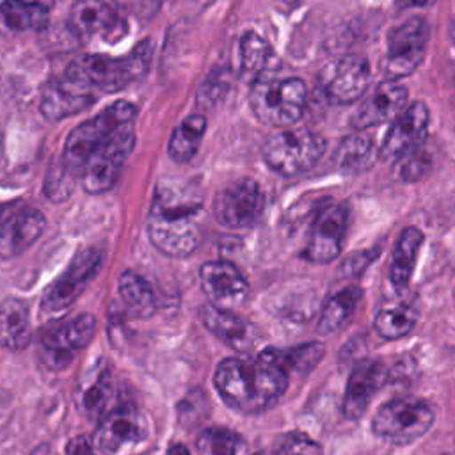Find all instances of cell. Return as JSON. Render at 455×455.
Here are the masks:
<instances>
[{
  "label": "cell",
  "mask_w": 455,
  "mask_h": 455,
  "mask_svg": "<svg viewBox=\"0 0 455 455\" xmlns=\"http://www.w3.org/2000/svg\"><path fill=\"white\" fill-rule=\"evenodd\" d=\"M434 4V0H396V5L400 9H412V7H425Z\"/></svg>",
  "instance_id": "ab89813d"
},
{
  "label": "cell",
  "mask_w": 455,
  "mask_h": 455,
  "mask_svg": "<svg viewBox=\"0 0 455 455\" xmlns=\"http://www.w3.org/2000/svg\"><path fill=\"white\" fill-rule=\"evenodd\" d=\"M32 339L28 306L21 299H5L0 304V345L7 350L25 348Z\"/></svg>",
  "instance_id": "d4e9b609"
},
{
  "label": "cell",
  "mask_w": 455,
  "mask_h": 455,
  "mask_svg": "<svg viewBox=\"0 0 455 455\" xmlns=\"http://www.w3.org/2000/svg\"><path fill=\"white\" fill-rule=\"evenodd\" d=\"M165 455H190V453H188V450L185 448V444L174 443V444L169 446V450H167Z\"/></svg>",
  "instance_id": "60d3db41"
},
{
  "label": "cell",
  "mask_w": 455,
  "mask_h": 455,
  "mask_svg": "<svg viewBox=\"0 0 455 455\" xmlns=\"http://www.w3.org/2000/svg\"><path fill=\"white\" fill-rule=\"evenodd\" d=\"M325 151V139L306 128H284L263 144L265 164L281 176H297L311 169Z\"/></svg>",
  "instance_id": "8992f818"
},
{
  "label": "cell",
  "mask_w": 455,
  "mask_h": 455,
  "mask_svg": "<svg viewBox=\"0 0 455 455\" xmlns=\"http://www.w3.org/2000/svg\"><path fill=\"white\" fill-rule=\"evenodd\" d=\"M407 103V89L395 80L377 85L370 96L359 105L352 117L355 130H366L386 121L396 119Z\"/></svg>",
  "instance_id": "44dd1931"
},
{
  "label": "cell",
  "mask_w": 455,
  "mask_h": 455,
  "mask_svg": "<svg viewBox=\"0 0 455 455\" xmlns=\"http://www.w3.org/2000/svg\"><path fill=\"white\" fill-rule=\"evenodd\" d=\"M23 2L32 4V5H37V7H43V9H46V11H52V7H53V4H55V0H23Z\"/></svg>",
  "instance_id": "b9f144b4"
},
{
  "label": "cell",
  "mask_w": 455,
  "mask_h": 455,
  "mask_svg": "<svg viewBox=\"0 0 455 455\" xmlns=\"http://www.w3.org/2000/svg\"><path fill=\"white\" fill-rule=\"evenodd\" d=\"M96 331L92 315H78L69 322L48 331L39 339L37 355L48 370H62L71 364L75 355L89 345Z\"/></svg>",
  "instance_id": "30bf717a"
},
{
  "label": "cell",
  "mask_w": 455,
  "mask_h": 455,
  "mask_svg": "<svg viewBox=\"0 0 455 455\" xmlns=\"http://www.w3.org/2000/svg\"><path fill=\"white\" fill-rule=\"evenodd\" d=\"M370 84V64L364 57L348 55L332 62L323 71V91L336 103H350L361 98Z\"/></svg>",
  "instance_id": "d6986e66"
},
{
  "label": "cell",
  "mask_w": 455,
  "mask_h": 455,
  "mask_svg": "<svg viewBox=\"0 0 455 455\" xmlns=\"http://www.w3.org/2000/svg\"><path fill=\"white\" fill-rule=\"evenodd\" d=\"M92 103V89L82 80L64 73L43 85L39 108L48 121H59L87 110Z\"/></svg>",
  "instance_id": "5bb4252c"
},
{
  "label": "cell",
  "mask_w": 455,
  "mask_h": 455,
  "mask_svg": "<svg viewBox=\"0 0 455 455\" xmlns=\"http://www.w3.org/2000/svg\"><path fill=\"white\" fill-rule=\"evenodd\" d=\"M201 288L210 299V304L224 309H233L245 302L249 284L243 274L229 261H208L199 272Z\"/></svg>",
  "instance_id": "e0dca14e"
},
{
  "label": "cell",
  "mask_w": 455,
  "mask_h": 455,
  "mask_svg": "<svg viewBox=\"0 0 455 455\" xmlns=\"http://www.w3.org/2000/svg\"><path fill=\"white\" fill-rule=\"evenodd\" d=\"M240 448V435L222 427L206 428L197 439V451L201 455H236Z\"/></svg>",
  "instance_id": "e575fe53"
},
{
  "label": "cell",
  "mask_w": 455,
  "mask_h": 455,
  "mask_svg": "<svg viewBox=\"0 0 455 455\" xmlns=\"http://www.w3.org/2000/svg\"><path fill=\"white\" fill-rule=\"evenodd\" d=\"M384 382V364L377 359H364L357 363L348 377L343 396V416L347 419H359L377 389Z\"/></svg>",
  "instance_id": "7402d4cb"
},
{
  "label": "cell",
  "mask_w": 455,
  "mask_h": 455,
  "mask_svg": "<svg viewBox=\"0 0 455 455\" xmlns=\"http://www.w3.org/2000/svg\"><path fill=\"white\" fill-rule=\"evenodd\" d=\"M268 43L256 32H245L240 41V69L245 78L258 80L270 60Z\"/></svg>",
  "instance_id": "d6a6232c"
},
{
  "label": "cell",
  "mask_w": 455,
  "mask_h": 455,
  "mask_svg": "<svg viewBox=\"0 0 455 455\" xmlns=\"http://www.w3.org/2000/svg\"><path fill=\"white\" fill-rule=\"evenodd\" d=\"M153 245L172 258L192 254L203 240V201L183 185H160L148 215Z\"/></svg>",
  "instance_id": "7a4b0ae2"
},
{
  "label": "cell",
  "mask_w": 455,
  "mask_h": 455,
  "mask_svg": "<svg viewBox=\"0 0 455 455\" xmlns=\"http://www.w3.org/2000/svg\"><path fill=\"white\" fill-rule=\"evenodd\" d=\"M0 148H2V132H0Z\"/></svg>",
  "instance_id": "f6af8a7d"
},
{
  "label": "cell",
  "mask_w": 455,
  "mask_h": 455,
  "mask_svg": "<svg viewBox=\"0 0 455 455\" xmlns=\"http://www.w3.org/2000/svg\"><path fill=\"white\" fill-rule=\"evenodd\" d=\"M307 89L300 78H258L249 103L254 116L268 126L286 128L297 123L306 108Z\"/></svg>",
  "instance_id": "277c9868"
},
{
  "label": "cell",
  "mask_w": 455,
  "mask_h": 455,
  "mask_svg": "<svg viewBox=\"0 0 455 455\" xmlns=\"http://www.w3.org/2000/svg\"><path fill=\"white\" fill-rule=\"evenodd\" d=\"M206 132V117L203 114H190L172 132L169 139V156L185 164L197 153L203 135Z\"/></svg>",
  "instance_id": "f546056e"
},
{
  "label": "cell",
  "mask_w": 455,
  "mask_h": 455,
  "mask_svg": "<svg viewBox=\"0 0 455 455\" xmlns=\"http://www.w3.org/2000/svg\"><path fill=\"white\" fill-rule=\"evenodd\" d=\"M151 41H142L128 55L114 59L108 55H80L69 62L64 73L82 80L91 89L117 92L140 80L149 68Z\"/></svg>",
  "instance_id": "3957f363"
},
{
  "label": "cell",
  "mask_w": 455,
  "mask_h": 455,
  "mask_svg": "<svg viewBox=\"0 0 455 455\" xmlns=\"http://www.w3.org/2000/svg\"><path fill=\"white\" fill-rule=\"evenodd\" d=\"M347 228L348 210L345 204L323 206L313 222L304 258L311 263H329L336 259L341 251Z\"/></svg>",
  "instance_id": "4fadbf2b"
},
{
  "label": "cell",
  "mask_w": 455,
  "mask_h": 455,
  "mask_svg": "<svg viewBox=\"0 0 455 455\" xmlns=\"http://www.w3.org/2000/svg\"><path fill=\"white\" fill-rule=\"evenodd\" d=\"M275 350L277 359L286 368V371L291 373H307L313 370L318 361L323 357V345L322 343H306L299 345L288 350Z\"/></svg>",
  "instance_id": "836d02e7"
},
{
  "label": "cell",
  "mask_w": 455,
  "mask_h": 455,
  "mask_svg": "<svg viewBox=\"0 0 455 455\" xmlns=\"http://www.w3.org/2000/svg\"><path fill=\"white\" fill-rule=\"evenodd\" d=\"M64 455H94V451H92V444L89 443L87 437L76 435L66 444Z\"/></svg>",
  "instance_id": "f35d334b"
},
{
  "label": "cell",
  "mask_w": 455,
  "mask_h": 455,
  "mask_svg": "<svg viewBox=\"0 0 455 455\" xmlns=\"http://www.w3.org/2000/svg\"><path fill=\"white\" fill-rule=\"evenodd\" d=\"M135 107L128 101H116L96 117L80 123L73 128L64 142L62 169L69 174H80L92 151L119 126L132 123Z\"/></svg>",
  "instance_id": "5b68a950"
},
{
  "label": "cell",
  "mask_w": 455,
  "mask_h": 455,
  "mask_svg": "<svg viewBox=\"0 0 455 455\" xmlns=\"http://www.w3.org/2000/svg\"><path fill=\"white\" fill-rule=\"evenodd\" d=\"M32 455H57L50 446H46V444H43V446H39V448H36L34 451H32Z\"/></svg>",
  "instance_id": "7bdbcfd3"
},
{
  "label": "cell",
  "mask_w": 455,
  "mask_h": 455,
  "mask_svg": "<svg viewBox=\"0 0 455 455\" xmlns=\"http://www.w3.org/2000/svg\"><path fill=\"white\" fill-rule=\"evenodd\" d=\"M263 212V192L251 178L224 187L213 201V215L226 228L240 229L252 226Z\"/></svg>",
  "instance_id": "7c38bea8"
},
{
  "label": "cell",
  "mask_w": 455,
  "mask_h": 455,
  "mask_svg": "<svg viewBox=\"0 0 455 455\" xmlns=\"http://www.w3.org/2000/svg\"><path fill=\"white\" fill-rule=\"evenodd\" d=\"M418 311L411 304H386L382 306L373 320L375 331L386 339H398L407 336L416 325Z\"/></svg>",
  "instance_id": "1f68e13d"
},
{
  "label": "cell",
  "mask_w": 455,
  "mask_h": 455,
  "mask_svg": "<svg viewBox=\"0 0 455 455\" xmlns=\"http://www.w3.org/2000/svg\"><path fill=\"white\" fill-rule=\"evenodd\" d=\"M50 11L27 4L23 0L0 2V32H27L41 30L48 25Z\"/></svg>",
  "instance_id": "83f0119b"
},
{
  "label": "cell",
  "mask_w": 455,
  "mask_h": 455,
  "mask_svg": "<svg viewBox=\"0 0 455 455\" xmlns=\"http://www.w3.org/2000/svg\"><path fill=\"white\" fill-rule=\"evenodd\" d=\"M199 320L212 334L236 350L249 348L256 339L252 327L236 316L231 309L204 304L199 307Z\"/></svg>",
  "instance_id": "cb8c5ba5"
},
{
  "label": "cell",
  "mask_w": 455,
  "mask_h": 455,
  "mask_svg": "<svg viewBox=\"0 0 455 455\" xmlns=\"http://www.w3.org/2000/svg\"><path fill=\"white\" fill-rule=\"evenodd\" d=\"M377 156L379 151L371 137L359 130L341 140V144L336 149L334 162L339 167V171L347 174H359L368 171L375 164Z\"/></svg>",
  "instance_id": "4316f807"
},
{
  "label": "cell",
  "mask_w": 455,
  "mask_h": 455,
  "mask_svg": "<svg viewBox=\"0 0 455 455\" xmlns=\"http://www.w3.org/2000/svg\"><path fill=\"white\" fill-rule=\"evenodd\" d=\"M363 297V290L359 286H347L334 295H331L322 309L318 331L322 334H332L339 331L354 315L355 306Z\"/></svg>",
  "instance_id": "f1b7e54d"
},
{
  "label": "cell",
  "mask_w": 455,
  "mask_h": 455,
  "mask_svg": "<svg viewBox=\"0 0 455 455\" xmlns=\"http://www.w3.org/2000/svg\"><path fill=\"white\" fill-rule=\"evenodd\" d=\"M44 228V215L32 206H16L7 210L0 219V256H18L43 235Z\"/></svg>",
  "instance_id": "ac0fdd59"
},
{
  "label": "cell",
  "mask_w": 455,
  "mask_h": 455,
  "mask_svg": "<svg viewBox=\"0 0 455 455\" xmlns=\"http://www.w3.org/2000/svg\"><path fill=\"white\" fill-rule=\"evenodd\" d=\"M148 435L144 416L133 407H114L98 423L94 443L103 453H117Z\"/></svg>",
  "instance_id": "9a60e30c"
},
{
  "label": "cell",
  "mask_w": 455,
  "mask_h": 455,
  "mask_svg": "<svg viewBox=\"0 0 455 455\" xmlns=\"http://www.w3.org/2000/svg\"><path fill=\"white\" fill-rule=\"evenodd\" d=\"M428 126V108L423 101H414L409 105L393 123L387 132L379 156L382 160L398 162L411 151L418 149L427 135Z\"/></svg>",
  "instance_id": "2e32d148"
},
{
  "label": "cell",
  "mask_w": 455,
  "mask_h": 455,
  "mask_svg": "<svg viewBox=\"0 0 455 455\" xmlns=\"http://www.w3.org/2000/svg\"><path fill=\"white\" fill-rule=\"evenodd\" d=\"M68 21L78 39H89L92 36L116 39L123 34L119 16L103 0H75Z\"/></svg>",
  "instance_id": "ffe728a7"
},
{
  "label": "cell",
  "mask_w": 455,
  "mask_h": 455,
  "mask_svg": "<svg viewBox=\"0 0 455 455\" xmlns=\"http://www.w3.org/2000/svg\"><path fill=\"white\" fill-rule=\"evenodd\" d=\"M428 43V25L423 18L414 16L389 32L387 52L382 69L389 80L411 75L423 60Z\"/></svg>",
  "instance_id": "9c48e42d"
},
{
  "label": "cell",
  "mask_w": 455,
  "mask_h": 455,
  "mask_svg": "<svg viewBox=\"0 0 455 455\" xmlns=\"http://www.w3.org/2000/svg\"><path fill=\"white\" fill-rule=\"evenodd\" d=\"M224 75H226L224 71L215 73L203 84V87L197 94L199 107H212L224 96V92L228 91V80L224 78Z\"/></svg>",
  "instance_id": "74e56055"
},
{
  "label": "cell",
  "mask_w": 455,
  "mask_h": 455,
  "mask_svg": "<svg viewBox=\"0 0 455 455\" xmlns=\"http://www.w3.org/2000/svg\"><path fill=\"white\" fill-rule=\"evenodd\" d=\"M402 160V165H400V176L402 180L405 181H416L419 180L421 176H425V172L428 171L430 167V156L419 149H414L411 151L409 155H405Z\"/></svg>",
  "instance_id": "8d00e7d4"
},
{
  "label": "cell",
  "mask_w": 455,
  "mask_h": 455,
  "mask_svg": "<svg viewBox=\"0 0 455 455\" xmlns=\"http://www.w3.org/2000/svg\"><path fill=\"white\" fill-rule=\"evenodd\" d=\"M434 409L421 398L400 396L386 402L373 416V432L393 444H409L428 432Z\"/></svg>",
  "instance_id": "52a82bcc"
},
{
  "label": "cell",
  "mask_w": 455,
  "mask_h": 455,
  "mask_svg": "<svg viewBox=\"0 0 455 455\" xmlns=\"http://www.w3.org/2000/svg\"><path fill=\"white\" fill-rule=\"evenodd\" d=\"M135 144L132 123L114 130L87 158L80 178L82 187L89 194H101L112 188L119 171Z\"/></svg>",
  "instance_id": "ba28073f"
},
{
  "label": "cell",
  "mask_w": 455,
  "mask_h": 455,
  "mask_svg": "<svg viewBox=\"0 0 455 455\" xmlns=\"http://www.w3.org/2000/svg\"><path fill=\"white\" fill-rule=\"evenodd\" d=\"M101 263L103 252L98 249L89 247L78 252L68 268L46 288L43 295V309L55 313L69 307L98 274Z\"/></svg>",
  "instance_id": "8fae6325"
},
{
  "label": "cell",
  "mask_w": 455,
  "mask_h": 455,
  "mask_svg": "<svg viewBox=\"0 0 455 455\" xmlns=\"http://www.w3.org/2000/svg\"><path fill=\"white\" fill-rule=\"evenodd\" d=\"M116 382L108 364L94 366L76 387V409L89 419H101L114 409Z\"/></svg>",
  "instance_id": "603a6c76"
},
{
  "label": "cell",
  "mask_w": 455,
  "mask_h": 455,
  "mask_svg": "<svg viewBox=\"0 0 455 455\" xmlns=\"http://www.w3.org/2000/svg\"><path fill=\"white\" fill-rule=\"evenodd\" d=\"M277 455H322V448L316 441L309 439L300 432L286 435Z\"/></svg>",
  "instance_id": "d590c367"
},
{
  "label": "cell",
  "mask_w": 455,
  "mask_h": 455,
  "mask_svg": "<svg viewBox=\"0 0 455 455\" xmlns=\"http://www.w3.org/2000/svg\"><path fill=\"white\" fill-rule=\"evenodd\" d=\"M421 245L423 233L414 226L403 228L398 235L389 265V279L396 290H405L409 286Z\"/></svg>",
  "instance_id": "484cf974"
},
{
  "label": "cell",
  "mask_w": 455,
  "mask_h": 455,
  "mask_svg": "<svg viewBox=\"0 0 455 455\" xmlns=\"http://www.w3.org/2000/svg\"><path fill=\"white\" fill-rule=\"evenodd\" d=\"M290 373L274 348L254 359L228 357L213 375V384L228 405L242 412H259L275 403L286 391Z\"/></svg>",
  "instance_id": "6da1fadb"
},
{
  "label": "cell",
  "mask_w": 455,
  "mask_h": 455,
  "mask_svg": "<svg viewBox=\"0 0 455 455\" xmlns=\"http://www.w3.org/2000/svg\"><path fill=\"white\" fill-rule=\"evenodd\" d=\"M117 284H119L121 300L133 316L148 318L155 313V309H156L155 293H153L149 283L142 275H139L132 270H126L119 275Z\"/></svg>",
  "instance_id": "4dcf8cb0"
},
{
  "label": "cell",
  "mask_w": 455,
  "mask_h": 455,
  "mask_svg": "<svg viewBox=\"0 0 455 455\" xmlns=\"http://www.w3.org/2000/svg\"><path fill=\"white\" fill-rule=\"evenodd\" d=\"M254 455H277V453H268V451H258V453H254Z\"/></svg>",
  "instance_id": "ee69618b"
}]
</instances>
